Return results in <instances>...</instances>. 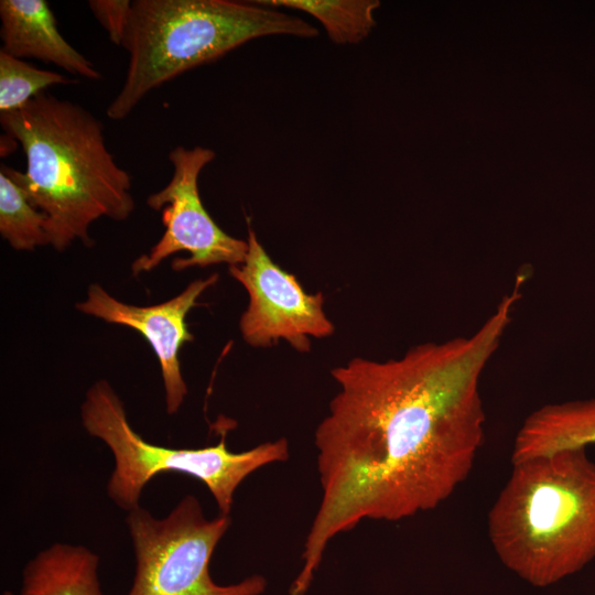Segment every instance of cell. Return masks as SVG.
Segmentation results:
<instances>
[{
    "instance_id": "6da1fadb",
    "label": "cell",
    "mask_w": 595,
    "mask_h": 595,
    "mask_svg": "<svg viewBox=\"0 0 595 595\" xmlns=\"http://www.w3.org/2000/svg\"><path fill=\"white\" fill-rule=\"evenodd\" d=\"M527 275L469 336L332 370L338 391L314 435L322 498L290 595H306L328 542L364 519L432 510L469 475L485 437L482 375L510 325Z\"/></svg>"
},
{
    "instance_id": "7a4b0ae2",
    "label": "cell",
    "mask_w": 595,
    "mask_h": 595,
    "mask_svg": "<svg viewBox=\"0 0 595 595\" xmlns=\"http://www.w3.org/2000/svg\"><path fill=\"white\" fill-rule=\"evenodd\" d=\"M7 134L21 144L26 170L1 165L46 216L50 245H91L89 226L101 217L127 219L134 209L131 176L108 151L104 125L71 100L46 91L18 110L0 113Z\"/></svg>"
},
{
    "instance_id": "3957f363",
    "label": "cell",
    "mask_w": 595,
    "mask_h": 595,
    "mask_svg": "<svg viewBox=\"0 0 595 595\" xmlns=\"http://www.w3.org/2000/svg\"><path fill=\"white\" fill-rule=\"evenodd\" d=\"M572 447L511 463L488 513V537L510 571L544 587L595 559V463Z\"/></svg>"
},
{
    "instance_id": "277c9868",
    "label": "cell",
    "mask_w": 595,
    "mask_h": 595,
    "mask_svg": "<svg viewBox=\"0 0 595 595\" xmlns=\"http://www.w3.org/2000/svg\"><path fill=\"white\" fill-rule=\"evenodd\" d=\"M314 37L303 19L256 2L134 0L122 46L129 63L106 115L122 120L152 89L257 37Z\"/></svg>"
},
{
    "instance_id": "5b68a950",
    "label": "cell",
    "mask_w": 595,
    "mask_h": 595,
    "mask_svg": "<svg viewBox=\"0 0 595 595\" xmlns=\"http://www.w3.org/2000/svg\"><path fill=\"white\" fill-rule=\"evenodd\" d=\"M87 433L102 441L115 466L107 483L110 499L126 511L139 507L143 488L156 475L172 472L201 480L219 513L229 515L239 485L257 469L289 458L285 439L264 442L244 452H231L226 435L202 448H174L152 444L130 425L123 402L106 380L96 381L80 407Z\"/></svg>"
},
{
    "instance_id": "8992f818",
    "label": "cell",
    "mask_w": 595,
    "mask_h": 595,
    "mask_svg": "<svg viewBox=\"0 0 595 595\" xmlns=\"http://www.w3.org/2000/svg\"><path fill=\"white\" fill-rule=\"evenodd\" d=\"M230 522L229 515L206 518L192 495L164 518L141 506L128 511L136 569L127 595H261L267 580L259 574L227 585L210 576V559Z\"/></svg>"
},
{
    "instance_id": "52a82bcc",
    "label": "cell",
    "mask_w": 595,
    "mask_h": 595,
    "mask_svg": "<svg viewBox=\"0 0 595 595\" xmlns=\"http://www.w3.org/2000/svg\"><path fill=\"white\" fill-rule=\"evenodd\" d=\"M215 155L213 150L201 145L192 149L177 145L170 152L172 177L147 199L150 208L162 213L165 231L149 253L133 261L134 275L151 271L178 251H186L190 257L175 258L171 263L175 271L218 263L238 266L245 261L248 241L223 231L205 209L199 196V173Z\"/></svg>"
},
{
    "instance_id": "ba28073f",
    "label": "cell",
    "mask_w": 595,
    "mask_h": 595,
    "mask_svg": "<svg viewBox=\"0 0 595 595\" xmlns=\"http://www.w3.org/2000/svg\"><path fill=\"white\" fill-rule=\"evenodd\" d=\"M248 252L245 261L229 266L234 279L249 294L239 327L246 343L268 347L284 339L299 351L310 350V337H327L333 323L323 310L322 293L307 294L294 275L268 256L248 220Z\"/></svg>"
},
{
    "instance_id": "9c48e42d",
    "label": "cell",
    "mask_w": 595,
    "mask_h": 595,
    "mask_svg": "<svg viewBox=\"0 0 595 595\" xmlns=\"http://www.w3.org/2000/svg\"><path fill=\"white\" fill-rule=\"evenodd\" d=\"M217 280L216 273L206 279H197L173 299L150 306L123 303L111 296L101 285L93 283L88 288L86 300L77 303L76 309L107 323L131 327L149 342L160 363L166 412L174 414L187 394L178 353L185 343L194 338L185 317L190 310L197 305L198 296Z\"/></svg>"
},
{
    "instance_id": "30bf717a",
    "label": "cell",
    "mask_w": 595,
    "mask_h": 595,
    "mask_svg": "<svg viewBox=\"0 0 595 595\" xmlns=\"http://www.w3.org/2000/svg\"><path fill=\"white\" fill-rule=\"evenodd\" d=\"M0 19V51L21 60L52 63L87 79L101 78L95 66L63 37L45 0H1Z\"/></svg>"
},
{
    "instance_id": "8fae6325",
    "label": "cell",
    "mask_w": 595,
    "mask_h": 595,
    "mask_svg": "<svg viewBox=\"0 0 595 595\" xmlns=\"http://www.w3.org/2000/svg\"><path fill=\"white\" fill-rule=\"evenodd\" d=\"M595 444V398L548 403L531 412L513 441L511 463Z\"/></svg>"
},
{
    "instance_id": "7c38bea8",
    "label": "cell",
    "mask_w": 595,
    "mask_h": 595,
    "mask_svg": "<svg viewBox=\"0 0 595 595\" xmlns=\"http://www.w3.org/2000/svg\"><path fill=\"white\" fill-rule=\"evenodd\" d=\"M98 564L84 545L54 543L26 563L19 595H105Z\"/></svg>"
},
{
    "instance_id": "4fadbf2b",
    "label": "cell",
    "mask_w": 595,
    "mask_h": 595,
    "mask_svg": "<svg viewBox=\"0 0 595 595\" xmlns=\"http://www.w3.org/2000/svg\"><path fill=\"white\" fill-rule=\"evenodd\" d=\"M266 7H284L306 12L325 28L329 39L337 44H356L368 36L376 25L375 0H259Z\"/></svg>"
},
{
    "instance_id": "5bb4252c",
    "label": "cell",
    "mask_w": 595,
    "mask_h": 595,
    "mask_svg": "<svg viewBox=\"0 0 595 595\" xmlns=\"http://www.w3.org/2000/svg\"><path fill=\"white\" fill-rule=\"evenodd\" d=\"M0 234L15 250L50 245L46 216L32 205L22 188L0 173Z\"/></svg>"
},
{
    "instance_id": "9a60e30c",
    "label": "cell",
    "mask_w": 595,
    "mask_h": 595,
    "mask_svg": "<svg viewBox=\"0 0 595 595\" xmlns=\"http://www.w3.org/2000/svg\"><path fill=\"white\" fill-rule=\"evenodd\" d=\"M77 83L0 51V113L20 109L50 86Z\"/></svg>"
},
{
    "instance_id": "2e32d148",
    "label": "cell",
    "mask_w": 595,
    "mask_h": 595,
    "mask_svg": "<svg viewBox=\"0 0 595 595\" xmlns=\"http://www.w3.org/2000/svg\"><path fill=\"white\" fill-rule=\"evenodd\" d=\"M88 7L108 33L109 40L116 45H122L131 18L132 1L90 0Z\"/></svg>"
},
{
    "instance_id": "e0dca14e",
    "label": "cell",
    "mask_w": 595,
    "mask_h": 595,
    "mask_svg": "<svg viewBox=\"0 0 595 595\" xmlns=\"http://www.w3.org/2000/svg\"><path fill=\"white\" fill-rule=\"evenodd\" d=\"M3 595H13V594H12V593H10V592H4V594H3Z\"/></svg>"
}]
</instances>
